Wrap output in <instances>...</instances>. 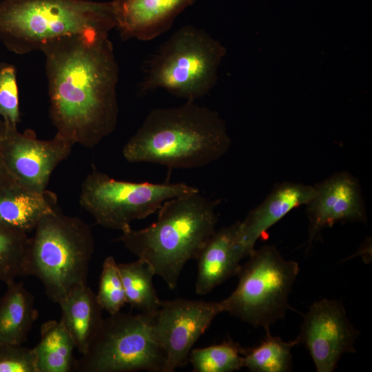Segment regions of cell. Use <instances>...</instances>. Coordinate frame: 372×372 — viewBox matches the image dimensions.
Here are the masks:
<instances>
[{"mask_svg": "<svg viewBox=\"0 0 372 372\" xmlns=\"http://www.w3.org/2000/svg\"><path fill=\"white\" fill-rule=\"evenodd\" d=\"M56 133L93 147L115 130L118 68L108 36H70L41 50Z\"/></svg>", "mask_w": 372, "mask_h": 372, "instance_id": "cell-1", "label": "cell"}, {"mask_svg": "<svg viewBox=\"0 0 372 372\" xmlns=\"http://www.w3.org/2000/svg\"><path fill=\"white\" fill-rule=\"evenodd\" d=\"M231 141L224 121L196 101L152 110L123 148L130 163L191 169L218 160Z\"/></svg>", "mask_w": 372, "mask_h": 372, "instance_id": "cell-2", "label": "cell"}, {"mask_svg": "<svg viewBox=\"0 0 372 372\" xmlns=\"http://www.w3.org/2000/svg\"><path fill=\"white\" fill-rule=\"evenodd\" d=\"M218 202L199 190L167 200L154 223L141 229L127 227L116 240L149 264L174 289L186 263L197 258L216 231Z\"/></svg>", "mask_w": 372, "mask_h": 372, "instance_id": "cell-3", "label": "cell"}, {"mask_svg": "<svg viewBox=\"0 0 372 372\" xmlns=\"http://www.w3.org/2000/svg\"><path fill=\"white\" fill-rule=\"evenodd\" d=\"M116 28L112 1L1 0L0 41L10 51L27 54L65 37L109 36Z\"/></svg>", "mask_w": 372, "mask_h": 372, "instance_id": "cell-4", "label": "cell"}, {"mask_svg": "<svg viewBox=\"0 0 372 372\" xmlns=\"http://www.w3.org/2000/svg\"><path fill=\"white\" fill-rule=\"evenodd\" d=\"M34 231L27 276L37 278L48 298L59 304L73 289L87 285L94 250L92 229L81 218L56 208L40 220Z\"/></svg>", "mask_w": 372, "mask_h": 372, "instance_id": "cell-5", "label": "cell"}, {"mask_svg": "<svg viewBox=\"0 0 372 372\" xmlns=\"http://www.w3.org/2000/svg\"><path fill=\"white\" fill-rule=\"evenodd\" d=\"M225 53L223 46L205 30L184 26L149 59L141 90L163 89L187 101H196L214 86Z\"/></svg>", "mask_w": 372, "mask_h": 372, "instance_id": "cell-6", "label": "cell"}, {"mask_svg": "<svg viewBox=\"0 0 372 372\" xmlns=\"http://www.w3.org/2000/svg\"><path fill=\"white\" fill-rule=\"evenodd\" d=\"M299 271L298 262L285 259L273 246L254 249L240 266L236 289L222 300L225 311L269 331L270 326L286 314Z\"/></svg>", "mask_w": 372, "mask_h": 372, "instance_id": "cell-7", "label": "cell"}, {"mask_svg": "<svg viewBox=\"0 0 372 372\" xmlns=\"http://www.w3.org/2000/svg\"><path fill=\"white\" fill-rule=\"evenodd\" d=\"M152 317L118 311L103 319L87 350L74 360L78 372H163L165 355L152 331Z\"/></svg>", "mask_w": 372, "mask_h": 372, "instance_id": "cell-8", "label": "cell"}, {"mask_svg": "<svg viewBox=\"0 0 372 372\" xmlns=\"http://www.w3.org/2000/svg\"><path fill=\"white\" fill-rule=\"evenodd\" d=\"M197 190L185 183L116 180L94 167L82 183L79 203L100 225L123 231L158 211L165 201Z\"/></svg>", "mask_w": 372, "mask_h": 372, "instance_id": "cell-9", "label": "cell"}, {"mask_svg": "<svg viewBox=\"0 0 372 372\" xmlns=\"http://www.w3.org/2000/svg\"><path fill=\"white\" fill-rule=\"evenodd\" d=\"M223 312L222 301L184 298L162 301L152 317V331L165 355L163 372H173L183 366L194 344Z\"/></svg>", "mask_w": 372, "mask_h": 372, "instance_id": "cell-10", "label": "cell"}, {"mask_svg": "<svg viewBox=\"0 0 372 372\" xmlns=\"http://www.w3.org/2000/svg\"><path fill=\"white\" fill-rule=\"evenodd\" d=\"M73 145L57 133L52 139L40 140L32 130L21 133L17 128H6L0 140V152L19 185L43 192L52 172L69 156Z\"/></svg>", "mask_w": 372, "mask_h": 372, "instance_id": "cell-11", "label": "cell"}, {"mask_svg": "<svg viewBox=\"0 0 372 372\" xmlns=\"http://www.w3.org/2000/svg\"><path fill=\"white\" fill-rule=\"evenodd\" d=\"M358 335L342 304L324 298L311 304L304 315L296 338L309 351L318 372H332L344 353L355 352Z\"/></svg>", "mask_w": 372, "mask_h": 372, "instance_id": "cell-12", "label": "cell"}, {"mask_svg": "<svg viewBox=\"0 0 372 372\" xmlns=\"http://www.w3.org/2000/svg\"><path fill=\"white\" fill-rule=\"evenodd\" d=\"M316 194L307 204L309 242L325 227L338 221L366 220L360 187L347 172L334 174L315 185Z\"/></svg>", "mask_w": 372, "mask_h": 372, "instance_id": "cell-13", "label": "cell"}, {"mask_svg": "<svg viewBox=\"0 0 372 372\" xmlns=\"http://www.w3.org/2000/svg\"><path fill=\"white\" fill-rule=\"evenodd\" d=\"M315 194L314 186L302 183L285 182L276 186L262 203L239 221L235 245L242 259L251 254L268 229L294 208L307 205Z\"/></svg>", "mask_w": 372, "mask_h": 372, "instance_id": "cell-14", "label": "cell"}, {"mask_svg": "<svg viewBox=\"0 0 372 372\" xmlns=\"http://www.w3.org/2000/svg\"><path fill=\"white\" fill-rule=\"evenodd\" d=\"M195 1H112L116 28L123 39L152 40L167 31L176 17Z\"/></svg>", "mask_w": 372, "mask_h": 372, "instance_id": "cell-15", "label": "cell"}, {"mask_svg": "<svg viewBox=\"0 0 372 372\" xmlns=\"http://www.w3.org/2000/svg\"><path fill=\"white\" fill-rule=\"evenodd\" d=\"M239 221L216 230L199 253L195 291L198 295L209 293L240 268V256L235 245Z\"/></svg>", "mask_w": 372, "mask_h": 372, "instance_id": "cell-16", "label": "cell"}, {"mask_svg": "<svg viewBox=\"0 0 372 372\" xmlns=\"http://www.w3.org/2000/svg\"><path fill=\"white\" fill-rule=\"evenodd\" d=\"M57 198L45 190H29L17 182L0 187V221L26 233L34 230L45 215L56 209Z\"/></svg>", "mask_w": 372, "mask_h": 372, "instance_id": "cell-17", "label": "cell"}, {"mask_svg": "<svg viewBox=\"0 0 372 372\" xmlns=\"http://www.w3.org/2000/svg\"><path fill=\"white\" fill-rule=\"evenodd\" d=\"M59 304L62 313L61 321L76 349L83 354L103 321L96 295L87 285H83L73 289Z\"/></svg>", "mask_w": 372, "mask_h": 372, "instance_id": "cell-18", "label": "cell"}, {"mask_svg": "<svg viewBox=\"0 0 372 372\" xmlns=\"http://www.w3.org/2000/svg\"><path fill=\"white\" fill-rule=\"evenodd\" d=\"M0 299V344H22L38 318L33 295L21 282L13 280Z\"/></svg>", "mask_w": 372, "mask_h": 372, "instance_id": "cell-19", "label": "cell"}, {"mask_svg": "<svg viewBox=\"0 0 372 372\" xmlns=\"http://www.w3.org/2000/svg\"><path fill=\"white\" fill-rule=\"evenodd\" d=\"M41 338L33 351L38 372H70L73 369L75 344L61 321L41 326Z\"/></svg>", "mask_w": 372, "mask_h": 372, "instance_id": "cell-20", "label": "cell"}, {"mask_svg": "<svg viewBox=\"0 0 372 372\" xmlns=\"http://www.w3.org/2000/svg\"><path fill=\"white\" fill-rule=\"evenodd\" d=\"M118 267L126 303L140 310L142 313L154 316L162 301L153 285V278L156 276L153 268L138 258L132 262L119 263Z\"/></svg>", "mask_w": 372, "mask_h": 372, "instance_id": "cell-21", "label": "cell"}, {"mask_svg": "<svg viewBox=\"0 0 372 372\" xmlns=\"http://www.w3.org/2000/svg\"><path fill=\"white\" fill-rule=\"evenodd\" d=\"M297 338L286 342L267 331L265 339L256 347L245 349L243 366L252 372H287L291 369V349Z\"/></svg>", "mask_w": 372, "mask_h": 372, "instance_id": "cell-22", "label": "cell"}, {"mask_svg": "<svg viewBox=\"0 0 372 372\" xmlns=\"http://www.w3.org/2000/svg\"><path fill=\"white\" fill-rule=\"evenodd\" d=\"M30 242L28 233L0 221V282L27 276Z\"/></svg>", "mask_w": 372, "mask_h": 372, "instance_id": "cell-23", "label": "cell"}, {"mask_svg": "<svg viewBox=\"0 0 372 372\" xmlns=\"http://www.w3.org/2000/svg\"><path fill=\"white\" fill-rule=\"evenodd\" d=\"M245 349L231 340L192 349L189 361L194 372H231L244 367Z\"/></svg>", "mask_w": 372, "mask_h": 372, "instance_id": "cell-24", "label": "cell"}, {"mask_svg": "<svg viewBox=\"0 0 372 372\" xmlns=\"http://www.w3.org/2000/svg\"><path fill=\"white\" fill-rule=\"evenodd\" d=\"M96 295L102 309L110 315L120 311L126 304L118 263L113 256H107L103 261L99 290Z\"/></svg>", "mask_w": 372, "mask_h": 372, "instance_id": "cell-25", "label": "cell"}, {"mask_svg": "<svg viewBox=\"0 0 372 372\" xmlns=\"http://www.w3.org/2000/svg\"><path fill=\"white\" fill-rule=\"evenodd\" d=\"M0 116L6 128H17L20 113L16 69L3 62L0 63Z\"/></svg>", "mask_w": 372, "mask_h": 372, "instance_id": "cell-26", "label": "cell"}, {"mask_svg": "<svg viewBox=\"0 0 372 372\" xmlns=\"http://www.w3.org/2000/svg\"><path fill=\"white\" fill-rule=\"evenodd\" d=\"M0 372H38L33 349L20 344H0Z\"/></svg>", "mask_w": 372, "mask_h": 372, "instance_id": "cell-27", "label": "cell"}, {"mask_svg": "<svg viewBox=\"0 0 372 372\" xmlns=\"http://www.w3.org/2000/svg\"><path fill=\"white\" fill-rule=\"evenodd\" d=\"M16 183L0 152V187Z\"/></svg>", "mask_w": 372, "mask_h": 372, "instance_id": "cell-28", "label": "cell"}, {"mask_svg": "<svg viewBox=\"0 0 372 372\" xmlns=\"http://www.w3.org/2000/svg\"><path fill=\"white\" fill-rule=\"evenodd\" d=\"M6 125H5L3 121L2 120V118L0 116V140L1 139L3 136L4 135V134L6 132Z\"/></svg>", "mask_w": 372, "mask_h": 372, "instance_id": "cell-29", "label": "cell"}]
</instances>
